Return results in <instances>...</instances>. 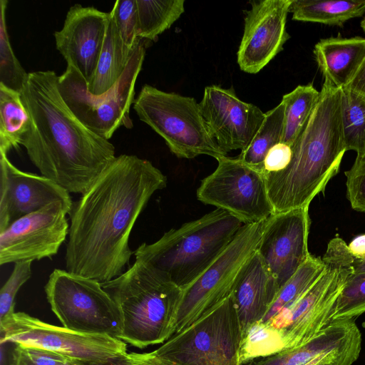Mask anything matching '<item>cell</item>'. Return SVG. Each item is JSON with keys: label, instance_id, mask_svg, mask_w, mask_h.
Returning <instances> with one entry per match:
<instances>
[{"label": "cell", "instance_id": "6da1fadb", "mask_svg": "<svg viewBox=\"0 0 365 365\" xmlns=\"http://www.w3.org/2000/svg\"><path fill=\"white\" fill-rule=\"evenodd\" d=\"M167 182L150 161L116 156L73 202L66 270L101 283L122 274L133 254L128 245L133 227L151 196Z\"/></svg>", "mask_w": 365, "mask_h": 365}, {"label": "cell", "instance_id": "7a4b0ae2", "mask_svg": "<svg viewBox=\"0 0 365 365\" xmlns=\"http://www.w3.org/2000/svg\"><path fill=\"white\" fill-rule=\"evenodd\" d=\"M21 93L30 117L21 145L30 160L69 193L83 194L116 158L114 145L73 113L53 71L28 73Z\"/></svg>", "mask_w": 365, "mask_h": 365}, {"label": "cell", "instance_id": "3957f363", "mask_svg": "<svg viewBox=\"0 0 365 365\" xmlns=\"http://www.w3.org/2000/svg\"><path fill=\"white\" fill-rule=\"evenodd\" d=\"M292 148V160L284 170L265 173L274 213L309 206L338 173L346 151L341 89L324 81L318 103Z\"/></svg>", "mask_w": 365, "mask_h": 365}, {"label": "cell", "instance_id": "277c9868", "mask_svg": "<svg viewBox=\"0 0 365 365\" xmlns=\"http://www.w3.org/2000/svg\"><path fill=\"white\" fill-rule=\"evenodd\" d=\"M322 259V275L299 299L271 318L254 323L242 334L240 365L298 348L332 322L336 301L354 273V258L337 236L329 242Z\"/></svg>", "mask_w": 365, "mask_h": 365}, {"label": "cell", "instance_id": "5b68a950", "mask_svg": "<svg viewBox=\"0 0 365 365\" xmlns=\"http://www.w3.org/2000/svg\"><path fill=\"white\" fill-rule=\"evenodd\" d=\"M123 317L120 339L144 349L163 344L175 331L182 289L165 274L139 260L120 276L101 283Z\"/></svg>", "mask_w": 365, "mask_h": 365}, {"label": "cell", "instance_id": "8992f818", "mask_svg": "<svg viewBox=\"0 0 365 365\" xmlns=\"http://www.w3.org/2000/svg\"><path fill=\"white\" fill-rule=\"evenodd\" d=\"M244 224L227 211L215 209L171 229L156 242L134 252L141 261L165 274L183 289L224 252Z\"/></svg>", "mask_w": 365, "mask_h": 365}, {"label": "cell", "instance_id": "52a82bcc", "mask_svg": "<svg viewBox=\"0 0 365 365\" xmlns=\"http://www.w3.org/2000/svg\"><path fill=\"white\" fill-rule=\"evenodd\" d=\"M133 105L140 120L162 137L178 158L192 159L205 155L218 160L227 156L194 98L145 84Z\"/></svg>", "mask_w": 365, "mask_h": 365}, {"label": "cell", "instance_id": "ba28073f", "mask_svg": "<svg viewBox=\"0 0 365 365\" xmlns=\"http://www.w3.org/2000/svg\"><path fill=\"white\" fill-rule=\"evenodd\" d=\"M146 41L140 39L123 74L101 95L88 92L86 81L72 66L58 76V88L66 103L91 130L108 140L120 127L133 128L130 109L135 100V86L142 69Z\"/></svg>", "mask_w": 365, "mask_h": 365}, {"label": "cell", "instance_id": "9c48e42d", "mask_svg": "<svg viewBox=\"0 0 365 365\" xmlns=\"http://www.w3.org/2000/svg\"><path fill=\"white\" fill-rule=\"evenodd\" d=\"M45 292L51 310L65 328L120 339L121 312L100 282L55 269L45 285Z\"/></svg>", "mask_w": 365, "mask_h": 365}, {"label": "cell", "instance_id": "30bf717a", "mask_svg": "<svg viewBox=\"0 0 365 365\" xmlns=\"http://www.w3.org/2000/svg\"><path fill=\"white\" fill-rule=\"evenodd\" d=\"M242 327L230 294L157 349L159 356L185 365H240Z\"/></svg>", "mask_w": 365, "mask_h": 365}, {"label": "cell", "instance_id": "8fae6325", "mask_svg": "<svg viewBox=\"0 0 365 365\" xmlns=\"http://www.w3.org/2000/svg\"><path fill=\"white\" fill-rule=\"evenodd\" d=\"M264 221L244 225L217 259L182 289L175 334L208 313L231 294L240 271L257 250Z\"/></svg>", "mask_w": 365, "mask_h": 365}, {"label": "cell", "instance_id": "7c38bea8", "mask_svg": "<svg viewBox=\"0 0 365 365\" xmlns=\"http://www.w3.org/2000/svg\"><path fill=\"white\" fill-rule=\"evenodd\" d=\"M0 342L51 351L98 364L125 356L127 343L107 335L75 331L44 322L24 312H14L0 323Z\"/></svg>", "mask_w": 365, "mask_h": 365}, {"label": "cell", "instance_id": "4fadbf2b", "mask_svg": "<svg viewBox=\"0 0 365 365\" xmlns=\"http://www.w3.org/2000/svg\"><path fill=\"white\" fill-rule=\"evenodd\" d=\"M217 160L216 169L197 190L199 201L228 212L244 225L264 221L274 214L264 171L237 158Z\"/></svg>", "mask_w": 365, "mask_h": 365}, {"label": "cell", "instance_id": "5bb4252c", "mask_svg": "<svg viewBox=\"0 0 365 365\" xmlns=\"http://www.w3.org/2000/svg\"><path fill=\"white\" fill-rule=\"evenodd\" d=\"M71 210L55 201L14 222L0 233V264L56 255L68 235L66 215Z\"/></svg>", "mask_w": 365, "mask_h": 365}, {"label": "cell", "instance_id": "9a60e30c", "mask_svg": "<svg viewBox=\"0 0 365 365\" xmlns=\"http://www.w3.org/2000/svg\"><path fill=\"white\" fill-rule=\"evenodd\" d=\"M309 226V206L274 213L264 221L256 251L275 277L279 288L310 255Z\"/></svg>", "mask_w": 365, "mask_h": 365}, {"label": "cell", "instance_id": "2e32d148", "mask_svg": "<svg viewBox=\"0 0 365 365\" xmlns=\"http://www.w3.org/2000/svg\"><path fill=\"white\" fill-rule=\"evenodd\" d=\"M292 0H252L245 12L243 36L237 51L240 69L255 74L282 49L289 35L287 17Z\"/></svg>", "mask_w": 365, "mask_h": 365}, {"label": "cell", "instance_id": "e0dca14e", "mask_svg": "<svg viewBox=\"0 0 365 365\" xmlns=\"http://www.w3.org/2000/svg\"><path fill=\"white\" fill-rule=\"evenodd\" d=\"M199 105L212 135L226 153L246 148L265 117L259 108L238 98L232 87L206 86Z\"/></svg>", "mask_w": 365, "mask_h": 365}, {"label": "cell", "instance_id": "ac0fdd59", "mask_svg": "<svg viewBox=\"0 0 365 365\" xmlns=\"http://www.w3.org/2000/svg\"><path fill=\"white\" fill-rule=\"evenodd\" d=\"M55 201L72 207L68 191L45 176L19 170L0 153V233L19 218Z\"/></svg>", "mask_w": 365, "mask_h": 365}, {"label": "cell", "instance_id": "d6986e66", "mask_svg": "<svg viewBox=\"0 0 365 365\" xmlns=\"http://www.w3.org/2000/svg\"><path fill=\"white\" fill-rule=\"evenodd\" d=\"M108 21L109 12L74 4L68 9L62 29L54 32L56 49L87 84L96 69Z\"/></svg>", "mask_w": 365, "mask_h": 365}, {"label": "cell", "instance_id": "ffe728a7", "mask_svg": "<svg viewBox=\"0 0 365 365\" xmlns=\"http://www.w3.org/2000/svg\"><path fill=\"white\" fill-rule=\"evenodd\" d=\"M279 289L275 277L255 251L240 271L231 292L242 334L264 317Z\"/></svg>", "mask_w": 365, "mask_h": 365}, {"label": "cell", "instance_id": "44dd1931", "mask_svg": "<svg viewBox=\"0 0 365 365\" xmlns=\"http://www.w3.org/2000/svg\"><path fill=\"white\" fill-rule=\"evenodd\" d=\"M314 54L324 80L343 89L350 85L365 61V38H323L315 44Z\"/></svg>", "mask_w": 365, "mask_h": 365}, {"label": "cell", "instance_id": "7402d4cb", "mask_svg": "<svg viewBox=\"0 0 365 365\" xmlns=\"http://www.w3.org/2000/svg\"><path fill=\"white\" fill-rule=\"evenodd\" d=\"M354 319L334 320L304 345L259 358L242 365H304L325 352L361 337Z\"/></svg>", "mask_w": 365, "mask_h": 365}, {"label": "cell", "instance_id": "603a6c76", "mask_svg": "<svg viewBox=\"0 0 365 365\" xmlns=\"http://www.w3.org/2000/svg\"><path fill=\"white\" fill-rule=\"evenodd\" d=\"M133 51L123 43L109 12L103 48L95 73L87 84L88 92L93 95H101L113 87L125 71Z\"/></svg>", "mask_w": 365, "mask_h": 365}, {"label": "cell", "instance_id": "cb8c5ba5", "mask_svg": "<svg viewBox=\"0 0 365 365\" xmlns=\"http://www.w3.org/2000/svg\"><path fill=\"white\" fill-rule=\"evenodd\" d=\"M292 19L341 26L365 14V0H292Z\"/></svg>", "mask_w": 365, "mask_h": 365}, {"label": "cell", "instance_id": "d4e9b609", "mask_svg": "<svg viewBox=\"0 0 365 365\" xmlns=\"http://www.w3.org/2000/svg\"><path fill=\"white\" fill-rule=\"evenodd\" d=\"M30 128L21 93L0 83V153L17 149Z\"/></svg>", "mask_w": 365, "mask_h": 365}, {"label": "cell", "instance_id": "484cf974", "mask_svg": "<svg viewBox=\"0 0 365 365\" xmlns=\"http://www.w3.org/2000/svg\"><path fill=\"white\" fill-rule=\"evenodd\" d=\"M319 98L320 91L312 83L299 85L282 96L284 118L282 143L292 146L310 118Z\"/></svg>", "mask_w": 365, "mask_h": 365}, {"label": "cell", "instance_id": "4316f807", "mask_svg": "<svg viewBox=\"0 0 365 365\" xmlns=\"http://www.w3.org/2000/svg\"><path fill=\"white\" fill-rule=\"evenodd\" d=\"M138 38L156 41L185 11L184 0H136Z\"/></svg>", "mask_w": 365, "mask_h": 365}, {"label": "cell", "instance_id": "83f0119b", "mask_svg": "<svg viewBox=\"0 0 365 365\" xmlns=\"http://www.w3.org/2000/svg\"><path fill=\"white\" fill-rule=\"evenodd\" d=\"M284 118V105L281 101L265 113L264 119L251 143L237 158L244 163L264 171L263 162L267 152L282 141Z\"/></svg>", "mask_w": 365, "mask_h": 365}, {"label": "cell", "instance_id": "f1b7e54d", "mask_svg": "<svg viewBox=\"0 0 365 365\" xmlns=\"http://www.w3.org/2000/svg\"><path fill=\"white\" fill-rule=\"evenodd\" d=\"M341 119L346 151L365 158V96L347 87L341 89Z\"/></svg>", "mask_w": 365, "mask_h": 365}, {"label": "cell", "instance_id": "f546056e", "mask_svg": "<svg viewBox=\"0 0 365 365\" xmlns=\"http://www.w3.org/2000/svg\"><path fill=\"white\" fill-rule=\"evenodd\" d=\"M324 269L322 257L311 255L297 272L280 288L261 320L276 315L299 299L319 278ZM260 320V321H261Z\"/></svg>", "mask_w": 365, "mask_h": 365}, {"label": "cell", "instance_id": "4dcf8cb0", "mask_svg": "<svg viewBox=\"0 0 365 365\" xmlns=\"http://www.w3.org/2000/svg\"><path fill=\"white\" fill-rule=\"evenodd\" d=\"M7 0L0 1V83L21 92L28 73L15 56L10 43L6 19Z\"/></svg>", "mask_w": 365, "mask_h": 365}, {"label": "cell", "instance_id": "1f68e13d", "mask_svg": "<svg viewBox=\"0 0 365 365\" xmlns=\"http://www.w3.org/2000/svg\"><path fill=\"white\" fill-rule=\"evenodd\" d=\"M365 312V272L354 273L339 295L332 321L355 319Z\"/></svg>", "mask_w": 365, "mask_h": 365}, {"label": "cell", "instance_id": "d6a6232c", "mask_svg": "<svg viewBox=\"0 0 365 365\" xmlns=\"http://www.w3.org/2000/svg\"><path fill=\"white\" fill-rule=\"evenodd\" d=\"M124 45L133 50L140 41L136 0H118L110 11Z\"/></svg>", "mask_w": 365, "mask_h": 365}, {"label": "cell", "instance_id": "836d02e7", "mask_svg": "<svg viewBox=\"0 0 365 365\" xmlns=\"http://www.w3.org/2000/svg\"><path fill=\"white\" fill-rule=\"evenodd\" d=\"M32 262L14 263L13 271L0 291V323L14 312V299L21 286L31 276Z\"/></svg>", "mask_w": 365, "mask_h": 365}, {"label": "cell", "instance_id": "e575fe53", "mask_svg": "<svg viewBox=\"0 0 365 365\" xmlns=\"http://www.w3.org/2000/svg\"><path fill=\"white\" fill-rule=\"evenodd\" d=\"M344 174L346 197L351 207L365 213V158H356L353 165Z\"/></svg>", "mask_w": 365, "mask_h": 365}, {"label": "cell", "instance_id": "d590c367", "mask_svg": "<svg viewBox=\"0 0 365 365\" xmlns=\"http://www.w3.org/2000/svg\"><path fill=\"white\" fill-rule=\"evenodd\" d=\"M361 337L348 344L318 355L304 365H351L359 356Z\"/></svg>", "mask_w": 365, "mask_h": 365}, {"label": "cell", "instance_id": "8d00e7d4", "mask_svg": "<svg viewBox=\"0 0 365 365\" xmlns=\"http://www.w3.org/2000/svg\"><path fill=\"white\" fill-rule=\"evenodd\" d=\"M292 157V148L290 145L278 143L267 152L263 162L265 173H277L284 170L289 164Z\"/></svg>", "mask_w": 365, "mask_h": 365}, {"label": "cell", "instance_id": "74e56055", "mask_svg": "<svg viewBox=\"0 0 365 365\" xmlns=\"http://www.w3.org/2000/svg\"><path fill=\"white\" fill-rule=\"evenodd\" d=\"M127 361L134 365H185L168 359L159 356L153 351L148 353H127L125 355Z\"/></svg>", "mask_w": 365, "mask_h": 365}, {"label": "cell", "instance_id": "f35d334b", "mask_svg": "<svg viewBox=\"0 0 365 365\" xmlns=\"http://www.w3.org/2000/svg\"><path fill=\"white\" fill-rule=\"evenodd\" d=\"M352 257L359 261H365V234L355 237L348 245Z\"/></svg>", "mask_w": 365, "mask_h": 365}, {"label": "cell", "instance_id": "ab89813d", "mask_svg": "<svg viewBox=\"0 0 365 365\" xmlns=\"http://www.w3.org/2000/svg\"><path fill=\"white\" fill-rule=\"evenodd\" d=\"M347 88L365 96V61L356 76Z\"/></svg>", "mask_w": 365, "mask_h": 365}, {"label": "cell", "instance_id": "60d3db41", "mask_svg": "<svg viewBox=\"0 0 365 365\" xmlns=\"http://www.w3.org/2000/svg\"><path fill=\"white\" fill-rule=\"evenodd\" d=\"M88 365H134L132 363L129 362L123 356H119L114 359H111L104 362L98 363V364H92Z\"/></svg>", "mask_w": 365, "mask_h": 365}, {"label": "cell", "instance_id": "b9f144b4", "mask_svg": "<svg viewBox=\"0 0 365 365\" xmlns=\"http://www.w3.org/2000/svg\"><path fill=\"white\" fill-rule=\"evenodd\" d=\"M354 273L365 272V261H359L354 259Z\"/></svg>", "mask_w": 365, "mask_h": 365}, {"label": "cell", "instance_id": "7bdbcfd3", "mask_svg": "<svg viewBox=\"0 0 365 365\" xmlns=\"http://www.w3.org/2000/svg\"><path fill=\"white\" fill-rule=\"evenodd\" d=\"M9 365H32L28 363L16 361L12 357L11 359V362Z\"/></svg>", "mask_w": 365, "mask_h": 365}, {"label": "cell", "instance_id": "ee69618b", "mask_svg": "<svg viewBox=\"0 0 365 365\" xmlns=\"http://www.w3.org/2000/svg\"><path fill=\"white\" fill-rule=\"evenodd\" d=\"M361 27L362 28L363 31L365 32V15L361 22Z\"/></svg>", "mask_w": 365, "mask_h": 365}]
</instances>
